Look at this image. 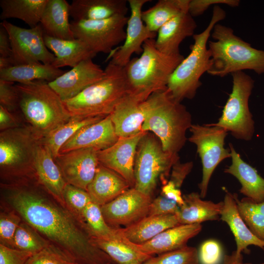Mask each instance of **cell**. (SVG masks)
<instances>
[{
    "mask_svg": "<svg viewBox=\"0 0 264 264\" xmlns=\"http://www.w3.org/2000/svg\"><path fill=\"white\" fill-rule=\"evenodd\" d=\"M1 188L12 209L23 220L79 264L115 263L92 243L74 216L37 181L1 183Z\"/></svg>",
    "mask_w": 264,
    "mask_h": 264,
    "instance_id": "obj_1",
    "label": "cell"
},
{
    "mask_svg": "<svg viewBox=\"0 0 264 264\" xmlns=\"http://www.w3.org/2000/svg\"><path fill=\"white\" fill-rule=\"evenodd\" d=\"M15 86L22 122L41 140L71 118L64 101L48 82L35 80Z\"/></svg>",
    "mask_w": 264,
    "mask_h": 264,
    "instance_id": "obj_2",
    "label": "cell"
},
{
    "mask_svg": "<svg viewBox=\"0 0 264 264\" xmlns=\"http://www.w3.org/2000/svg\"><path fill=\"white\" fill-rule=\"evenodd\" d=\"M145 119L142 131L152 132L163 150L174 154L184 147L192 116L186 107L175 100L167 89L153 93L144 102Z\"/></svg>",
    "mask_w": 264,
    "mask_h": 264,
    "instance_id": "obj_3",
    "label": "cell"
},
{
    "mask_svg": "<svg viewBox=\"0 0 264 264\" xmlns=\"http://www.w3.org/2000/svg\"><path fill=\"white\" fill-rule=\"evenodd\" d=\"M142 48L140 57L131 59L123 69L130 93L145 101L153 93L167 89L170 77L184 57L161 52L154 39L146 40Z\"/></svg>",
    "mask_w": 264,
    "mask_h": 264,
    "instance_id": "obj_4",
    "label": "cell"
},
{
    "mask_svg": "<svg viewBox=\"0 0 264 264\" xmlns=\"http://www.w3.org/2000/svg\"><path fill=\"white\" fill-rule=\"evenodd\" d=\"M211 36L213 41L208 42L212 62L209 74L224 77L244 70L264 73V50L253 47L231 28L219 23L214 26Z\"/></svg>",
    "mask_w": 264,
    "mask_h": 264,
    "instance_id": "obj_5",
    "label": "cell"
},
{
    "mask_svg": "<svg viewBox=\"0 0 264 264\" xmlns=\"http://www.w3.org/2000/svg\"><path fill=\"white\" fill-rule=\"evenodd\" d=\"M225 17V11L219 5L214 6L207 26L201 32L193 35L194 43L190 46L189 55L176 68L167 85V89L175 100L181 102L185 99H192L195 96L202 85L200 78L208 71L212 63L207 46L209 38L215 25Z\"/></svg>",
    "mask_w": 264,
    "mask_h": 264,
    "instance_id": "obj_6",
    "label": "cell"
},
{
    "mask_svg": "<svg viewBox=\"0 0 264 264\" xmlns=\"http://www.w3.org/2000/svg\"><path fill=\"white\" fill-rule=\"evenodd\" d=\"M104 70L101 80L63 101L71 116L106 117L131 93L123 67L110 62Z\"/></svg>",
    "mask_w": 264,
    "mask_h": 264,
    "instance_id": "obj_7",
    "label": "cell"
},
{
    "mask_svg": "<svg viewBox=\"0 0 264 264\" xmlns=\"http://www.w3.org/2000/svg\"><path fill=\"white\" fill-rule=\"evenodd\" d=\"M40 141L25 126L0 132L1 183L37 181L35 160Z\"/></svg>",
    "mask_w": 264,
    "mask_h": 264,
    "instance_id": "obj_8",
    "label": "cell"
},
{
    "mask_svg": "<svg viewBox=\"0 0 264 264\" xmlns=\"http://www.w3.org/2000/svg\"><path fill=\"white\" fill-rule=\"evenodd\" d=\"M178 154L165 152L159 140L147 132L137 147L134 164V187L152 197L159 179L162 184L168 180Z\"/></svg>",
    "mask_w": 264,
    "mask_h": 264,
    "instance_id": "obj_9",
    "label": "cell"
},
{
    "mask_svg": "<svg viewBox=\"0 0 264 264\" xmlns=\"http://www.w3.org/2000/svg\"><path fill=\"white\" fill-rule=\"evenodd\" d=\"M232 89L216 123L209 124L230 132L235 138L251 140L255 132V122L248 105L254 80L243 71L231 74Z\"/></svg>",
    "mask_w": 264,
    "mask_h": 264,
    "instance_id": "obj_10",
    "label": "cell"
},
{
    "mask_svg": "<svg viewBox=\"0 0 264 264\" xmlns=\"http://www.w3.org/2000/svg\"><path fill=\"white\" fill-rule=\"evenodd\" d=\"M188 140L197 146L202 167V179L198 184L201 198L206 197L212 175L218 165L231 157L230 150L224 148V140L228 132L224 129L209 124H192Z\"/></svg>",
    "mask_w": 264,
    "mask_h": 264,
    "instance_id": "obj_11",
    "label": "cell"
},
{
    "mask_svg": "<svg viewBox=\"0 0 264 264\" xmlns=\"http://www.w3.org/2000/svg\"><path fill=\"white\" fill-rule=\"evenodd\" d=\"M128 19L126 15H118L100 20H73L70 25L74 37L85 43L92 52L110 53L125 41Z\"/></svg>",
    "mask_w": 264,
    "mask_h": 264,
    "instance_id": "obj_12",
    "label": "cell"
},
{
    "mask_svg": "<svg viewBox=\"0 0 264 264\" xmlns=\"http://www.w3.org/2000/svg\"><path fill=\"white\" fill-rule=\"evenodd\" d=\"M0 24L9 36L13 66L35 63L52 64L55 56L45 45L40 24L30 28L20 27L5 20Z\"/></svg>",
    "mask_w": 264,
    "mask_h": 264,
    "instance_id": "obj_13",
    "label": "cell"
},
{
    "mask_svg": "<svg viewBox=\"0 0 264 264\" xmlns=\"http://www.w3.org/2000/svg\"><path fill=\"white\" fill-rule=\"evenodd\" d=\"M152 201L151 196L133 187L100 207L109 225L125 227L147 217Z\"/></svg>",
    "mask_w": 264,
    "mask_h": 264,
    "instance_id": "obj_14",
    "label": "cell"
},
{
    "mask_svg": "<svg viewBox=\"0 0 264 264\" xmlns=\"http://www.w3.org/2000/svg\"><path fill=\"white\" fill-rule=\"evenodd\" d=\"M150 0H128L131 15L127 22L126 35L122 45L113 49L110 53V63L124 67L131 60L133 53H142L144 43L148 39H154L156 33L151 32L142 19V7Z\"/></svg>",
    "mask_w": 264,
    "mask_h": 264,
    "instance_id": "obj_15",
    "label": "cell"
},
{
    "mask_svg": "<svg viewBox=\"0 0 264 264\" xmlns=\"http://www.w3.org/2000/svg\"><path fill=\"white\" fill-rule=\"evenodd\" d=\"M54 159L66 183L87 191L100 164L98 151L93 148L59 154Z\"/></svg>",
    "mask_w": 264,
    "mask_h": 264,
    "instance_id": "obj_16",
    "label": "cell"
},
{
    "mask_svg": "<svg viewBox=\"0 0 264 264\" xmlns=\"http://www.w3.org/2000/svg\"><path fill=\"white\" fill-rule=\"evenodd\" d=\"M147 132L129 137H119L112 146L98 151L99 163L114 171L134 187V164L137 147L141 138Z\"/></svg>",
    "mask_w": 264,
    "mask_h": 264,
    "instance_id": "obj_17",
    "label": "cell"
},
{
    "mask_svg": "<svg viewBox=\"0 0 264 264\" xmlns=\"http://www.w3.org/2000/svg\"><path fill=\"white\" fill-rule=\"evenodd\" d=\"M105 73L104 69L93 62L92 59H88L48 84L62 100L65 101L101 80Z\"/></svg>",
    "mask_w": 264,
    "mask_h": 264,
    "instance_id": "obj_18",
    "label": "cell"
},
{
    "mask_svg": "<svg viewBox=\"0 0 264 264\" xmlns=\"http://www.w3.org/2000/svg\"><path fill=\"white\" fill-rule=\"evenodd\" d=\"M223 206L220 219L226 222L232 231L236 241L237 248L231 256L225 260L242 262V253L247 251L249 245H253L264 250V241L256 237L250 230L241 216L238 209L235 194L225 190Z\"/></svg>",
    "mask_w": 264,
    "mask_h": 264,
    "instance_id": "obj_19",
    "label": "cell"
},
{
    "mask_svg": "<svg viewBox=\"0 0 264 264\" xmlns=\"http://www.w3.org/2000/svg\"><path fill=\"white\" fill-rule=\"evenodd\" d=\"M118 138L109 115L80 130L62 146L59 154L86 148H93L98 151L103 150L114 144Z\"/></svg>",
    "mask_w": 264,
    "mask_h": 264,
    "instance_id": "obj_20",
    "label": "cell"
},
{
    "mask_svg": "<svg viewBox=\"0 0 264 264\" xmlns=\"http://www.w3.org/2000/svg\"><path fill=\"white\" fill-rule=\"evenodd\" d=\"M35 171L38 183L49 195L66 207L63 192L67 183L50 150L41 140L36 149Z\"/></svg>",
    "mask_w": 264,
    "mask_h": 264,
    "instance_id": "obj_21",
    "label": "cell"
},
{
    "mask_svg": "<svg viewBox=\"0 0 264 264\" xmlns=\"http://www.w3.org/2000/svg\"><path fill=\"white\" fill-rule=\"evenodd\" d=\"M197 26L188 11L181 12L159 28L155 45L159 51L168 55L180 53V44L185 38L193 36Z\"/></svg>",
    "mask_w": 264,
    "mask_h": 264,
    "instance_id": "obj_22",
    "label": "cell"
},
{
    "mask_svg": "<svg viewBox=\"0 0 264 264\" xmlns=\"http://www.w3.org/2000/svg\"><path fill=\"white\" fill-rule=\"evenodd\" d=\"M201 229V224H179L164 230L146 242L136 245L148 255H159L187 246L188 241L197 236Z\"/></svg>",
    "mask_w": 264,
    "mask_h": 264,
    "instance_id": "obj_23",
    "label": "cell"
},
{
    "mask_svg": "<svg viewBox=\"0 0 264 264\" xmlns=\"http://www.w3.org/2000/svg\"><path fill=\"white\" fill-rule=\"evenodd\" d=\"M144 102L130 93L110 114L118 137L132 136L142 132L145 116Z\"/></svg>",
    "mask_w": 264,
    "mask_h": 264,
    "instance_id": "obj_24",
    "label": "cell"
},
{
    "mask_svg": "<svg viewBox=\"0 0 264 264\" xmlns=\"http://www.w3.org/2000/svg\"><path fill=\"white\" fill-rule=\"evenodd\" d=\"M232 164L224 172L235 176L241 184L240 192L257 203L264 200V178L257 170L244 161L236 151L231 143H229Z\"/></svg>",
    "mask_w": 264,
    "mask_h": 264,
    "instance_id": "obj_25",
    "label": "cell"
},
{
    "mask_svg": "<svg viewBox=\"0 0 264 264\" xmlns=\"http://www.w3.org/2000/svg\"><path fill=\"white\" fill-rule=\"evenodd\" d=\"M130 188L129 183L121 176L100 164L87 192L92 201L102 206Z\"/></svg>",
    "mask_w": 264,
    "mask_h": 264,
    "instance_id": "obj_26",
    "label": "cell"
},
{
    "mask_svg": "<svg viewBox=\"0 0 264 264\" xmlns=\"http://www.w3.org/2000/svg\"><path fill=\"white\" fill-rule=\"evenodd\" d=\"M126 0H73L70 4V16L73 21H94L112 16L126 15Z\"/></svg>",
    "mask_w": 264,
    "mask_h": 264,
    "instance_id": "obj_27",
    "label": "cell"
},
{
    "mask_svg": "<svg viewBox=\"0 0 264 264\" xmlns=\"http://www.w3.org/2000/svg\"><path fill=\"white\" fill-rule=\"evenodd\" d=\"M202 198L197 192L183 195L184 203L176 214L180 224H201L220 219L223 201L215 203Z\"/></svg>",
    "mask_w": 264,
    "mask_h": 264,
    "instance_id": "obj_28",
    "label": "cell"
},
{
    "mask_svg": "<svg viewBox=\"0 0 264 264\" xmlns=\"http://www.w3.org/2000/svg\"><path fill=\"white\" fill-rule=\"evenodd\" d=\"M44 38L45 45L55 56L52 65L56 68L67 66L73 67L82 61L92 59L96 55L85 43L78 39H60L44 34Z\"/></svg>",
    "mask_w": 264,
    "mask_h": 264,
    "instance_id": "obj_29",
    "label": "cell"
},
{
    "mask_svg": "<svg viewBox=\"0 0 264 264\" xmlns=\"http://www.w3.org/2000/svg\"><path fill=\"white\" fill-rule=\"evenodd\" d=\"M69 16L70 4L66 0H48L40 22L44 34L57 39H75Z\"/></svg>",
    "mask_w": 264,
    "mask_h": 264,
    "instance_id": "obj_30",
    "label": "cell"
},
{
    "mask_svg": "<svg viewBox=\"0 0 264 264\" xmlns=\"http://www.w3.org/2000/svg\"><path fill=\"white\" fill-rule=\"evenodd\" d=\"M179 224L176 214L147 216L131 225L117 229L119 234L130 242L141 244L164 230Z\"/></svg>",
    "mask_w": 264,
    "mask_h": 264,
    "instance_id": "obj_31",
    "label": "cell"
},
{
    "mask_svg": "<svg viewBox=\"0 0 264 264\" xmlns=\"http://www.w3.org/2000/svg\"><path fill=\"white\" fill-rule=\"evenodd\" d=\"M65 72L52 64L35 63L0 69V79L17 83H26L35 80H43L49 83Z\"/></svg>",
    "mask_w": 264,
    "mask_h": 264,
    "instance_id": "obj_32",
    "label": "cell"
},
{
    "mask_svg": "<svg viewBox=\"0 0 264 264\" xmlns=\"http://www.w3.org/2000/svg\"><path fill=\"white\" fill-rule=\"evenodd\" d=\"M90 239L94 245L118 264H143L153 257L138 249L135 243L127 239L110 240L93 237Z\"/></svg>",
    "mask_w": 264,
    "mask_h": 264,
    "instance_id": "obj_33",
    "label": "cell"
},
{
    "mask_svg": "<svg viewBox=\"0 0 264 264\" xmlns=\"http://www.w3.org/2000/svg\"><path fill=\"white\" fill-rule=\"evenodd\" d=\"M48 0H0L1 20H21L33 28L40 24Z\"/></svg>",
    "mask_w": 264,
    "mask_h": 264,
    "instance_id": "obj_34",
    "label": "cell"
},
{
    "mask_svg": "<svg viewBox=\"0 0 264 264\" xmlns=\"http://www.w3.org/2000/svg\"><path fill=\"white\" fill-rule=\"evenodd\" d=\"M79 223L90 237L110 240L124 241L117 228H113L106 222L99 205L91 201L83 211Z\"/></svg>",
    "mask_w": 264,
    "mask_h": 264,
    "instance_id": "obj_35",
    "label": "cell"
},
{
    "mask_svg": "<svg viewBox=\"0 0 264 264\" xmlns=\"http://www.w3.org/2000/svg\"><path fill=\"white\" fill-rule=\"evenodd\" d=\"M190 0H159L154 5L142 11V19L147 27L156 33L179 13L188 11Z\"/></svg>",
    "mask_w": 264,
    "mask_h": 264,
    "instance_id": "obj_36",
    "label": "cell"
},
{
    "mask_svg": "<svg viewBox=\"0 0 264 264\" xmlns=\"http://www.w3.org/2000/svg\"><path fill=\"white\" fill-rule=\"evenodd\" d=\"M105 117L71 116L67 122L54 130L41 141L47 147L55 158L59 154L62 146L80 130Z\"/></svg>",
    "mask_w": 264,
    "mask_h": 264,
    "instance_id": "obj_37",
    "label": "cell"
},
{
    "mask_svg": "<svg viewBox=\"0 0 264 264\" xmlns=\"http://www.w3.org/2000/svg\"><path fill=\"white\" fill-rule=\"evenodd\" d=\"M50 243L34 228L22 220L15 234L13 248L33 255Z\"/></svg>",
    "mask_w": 264,
    "mask_h": 264,
    "instance_id": "obj_38",
    "label": "cell"
},
{
    "mask_svg": "<svg viewBox=\"0 0 264 264\" xmlns=\"http://www.w3.org/2000/svg\"><path fill=\"white\" fill-rule=\"evenodd\" d=\"M235 199L239 213L252 233L264 241V212L256 210L247 198L239 200L237 194Z\"/></svg>",
    "mask_w": 264,
    "mask_h": 264,
    "instance_id": "obj_39",
    "label": "cell"
},
{
    "mask_svg": "<svg viewBox=\"0 0 264 264\" xmlns=\"http://www.w3.org/2000/svg\"><path fill=\"white\" fill-rule=\"evenodd\" d=\"M149 264H198V250L192 246L180 249L152 257L146 262Z\"/></svg>",
    "mask_w": 264,
    "mask_h": 264,
    "instance_id": "obj_40",
    "label": "cell"
},
{
    "mask_svg": "<svg viewBox=\"0 0 264 264\" xmlns=\"http://www.w3.org/2000/svg\"><path fill=\"white\" fill-rule=\"evenodd\" d=\"M63 198L66 207L78 222L83 211L92 201L87 191L67 183L64 190Z\"/></svg>",
    "mask_w": 264,
    "mask_h": 264,
    "instance_id": "obj_41",
    "label": "cell"
},
{
    "mask_svg": "<svg viewBox=\"0 0 264 264\" xmlns=\"http://www.w3.org/2000/svg\"><path fill=\"white\" fill-rule=\"evenodd\" d=\"M25 264H79L61 249L50 243L33 254Z\"/></svg>",
    "mask_w": 264,
    "mask_h": 264,
    "instance_id": "obj_42",
    "label": "cell"
},
{
    "mask_svg": "<svg viewBox=\"0 0 264 264\" xmlns=\"http://www.w3.org/2000/svg\"><path fill=\"white\" fill-rule=\"evenodd\" d=\"M22 220L21 216L13 209L0 212V244L13 248L15 234Z\"/></svg>",
    "mask_w": 264,
    "mask_h": 264,
    "instance_id": "obj_43",
    "label": "cell"
},
{
    "mask_svg": "<svg viewBox=\"0 0 264 264\" xmlns=\"http://www.w3.org/2000/svg\"><path fill=\"white\" fill-rule=\"evenodd\" d=\"M15 84L14 82L0 79V106L17 115L22 121Z\"/></svg>",
    "mask_w": 264,
    "mask_h": 264,
    "instance_id": "obj_44",
    "label": "cell"
},
{
    "mask_svg": "<svg viewBox=\"0 0 264 264\" xmlns=\"http://www.w3.org/2000/svg\"><path fill=\"white\" fill-rule=\"evenodd\" d=\"M222 257L221 246L215 240L204 242L198 251V262L200 264H219Z\"/></svg>",
    "mask_w": 264,
    "mask_h": 264,
    "instance_id": "obj_45",
    "label": "cell"
},
{
    "mask_svg": "<svg viewBox=\"0 0 264 264\" xmlns=\"http://www.w3.org/2000/svg\"><path fill=\"white\" fill-rule=\"evenodd\" d=\"M179 208V205L175 201L161 195L152 200L148 216L176 214L178 211Z\"/></svg>",
    "mask_w": 264,
    "mask_h": 264,
    "instance_id": "obj_46",
    "label": "cell"
},
{
    "mask_svg": "<svg viewBox=\"0 0 264 264\" xmlns=\"http://www.w3.org/2000/svg\"><path fill=\"white\" fill-rule=\"evenodd\" d=\"M239 0H190L188 11L193 17H197L203 14L211 5L225 4L235 7L239 6Z\"/></svg>",
    "mask_w": 264,
    "mask_h": 264,
    "instance_id": "obj_47",
    "label": "cell"
},
{
    "mask_svg": "<svg viewBox=\"0 0 264 264\" xmlns=\"http://www.w3.org/2000/svg\"><path fill=\"white\" fill-rule=\"evenodd\" d=\"M32 254L0 244V264H25Z\"/></svg>",
    "mask_w": 264,
    "mask_h": 264,
    "instance_id": "obj_48",
    "label": "cell"
},
{
    "mask_svg": "<svg viewBox=\"0 0 264 264\" xmlns=\"http://www.w3.org/2000/svg\"><path fill=\"white\" fill-rule=\"evenodd\" d=\"M24 126L21 119L0 106V132Z\"/></svg>",
    "mask_w": 264,
    "mask_h": 264,
    "instance_id": "obj_49",
    "label": "cell"
},
{
    "mask_svg": "<svg viewBox=\"0 0 264 264\" xmlns=\"http://www.w3.org/2000/svg\"><path fill=\"white\" fill-rule=\"evenodd\" d=\"M161 195L166 198L175 201L179 205L181 206L184 203L183 195L180 189L178 188L175 184L170 180L163 184Z\"/></svg>",
    "mask_w": 264,
    "mask_h": 264,
    "instance_id": "obj_50",
    "label": "cell"
},
{
    "mask_svg": "<svg viewBox=\"0 0 264 264\" xmlns=\"http://www.w3.org/2000/svg\"><path fill=\"white\" fill-rule=\"evenodd\" d=\"M12 48L9 35L5 28L0 24V56L10 57Z\"/></svg>",
    "mask_w": 264,
    "mask_h": 264,
    "instance_id": "obj_51",
    "label": "cell"
},
{
    "mask_svg": "<svg viewBox=\"0 0 264 264\" xmlns=\"http://www.w3.org/2000/svg\"><path fill=\"white\" fill-rule=\"evenodd\" d=\"M13 66L10 57L0 56V70L9 68Z\"/></svg>",
    "mask_w": 264,
    "mask_h": 264,
    "instance_id": "obj_52",
    "label": "cell"
},
{
    "mask_svg": "<svg viewBox=\"0 0 264 264\" xmlns=\"http://www.w3.org/2000/svg\"><path fill=\"white\" fill-rule=\"evenodd\" d=\"M224 264H252L251 263H243L242 262H232L225 260Z\"/></svg>",
    "mask_w": 264,
    "mask_h": 264,
    "instance_id": "obj_53",
    "label": "cell"
},
{
    "mask_svg": "<svg viewBox=\"0 0 264 264\" xmlns=\"http://www.w3.org/2000/svg\"><path fill=\"white\" fill-rule=\"evenodd\" d=\"M143 264H147L146 263H144Z\"/></svg>",
    "mask_w": 264,
    "mask_h": 264,
    "instance_id": "obj_54",
    "label": "cell"
},
{
    "mask_svg": "<svg viewBox=\"0 0 264 264\" xmlns=\"http://www.w3.org/2000/svg\"><path fill=\"white\" fill-rule=\"evenodd\" d=\"M112 264L111 263H107V264Z\"/></svg>",
    "mask_w": 264,
    "mask_h": 264,
    "instance_id": "obj_55",
    "label": "cell"
},
{
    "mask_svg": "<svg viewBox=\"0 0 264 264\" xmlns=\"http://www.w3.org/2000/svg\"><path fill=\"white\" fill-rule=\"evenodd\" d=\"M264 264V263H261V264Z\"/></svg>",
    "mask_w": 264,
    "mask_h": 264,
    "instance_id": "obj_56",
    "label": "cell"
}]
</instances>
